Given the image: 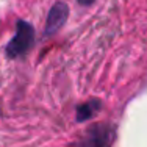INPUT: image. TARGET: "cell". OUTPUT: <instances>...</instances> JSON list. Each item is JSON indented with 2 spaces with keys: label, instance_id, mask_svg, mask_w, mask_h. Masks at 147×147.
I'll return each mask as SVG.
<instances>
[{
  "label": "cell",
  "instance_id": "1",
  "mask_svg": "<svg viewBox=\"0 0 147 147\" xmlns=\"http://www.w3.org/2000/svg\"><path fill=\"white\" fill-rule=\"evenodd\" d=\"M114 139H116L114 125L102 122L88 127L82 133V136L69 147H111Z\"/></svg>",
  "mask_w": 147,
  "mask_h": 147
},
{
  "label": "cell",
  "instance_id": "2",
  "mask_svg": "<svg viewBox=\"0 0 147 147\" xmlns=\"http://www.w3.org/2000/svg\"><path fill=\"white\" fill-rule=\"evenodd\" d=\"M34 42V30L28 22L19 20L17 22L16 34L11 41H9L8 47H6V53L11 58H19L24 57L27 52L31 49Z\"/></svg>",
  "mask_w": 147,
  "mask_h": 147
},
{
  "label": "cell",
  "instance_id": "3",
  "mask_svg": "<svg viewBox=\"0 0 147 147\" xmlns=\"http://www.w3.org/2000/svg\"><path fill=\"white\" fill-rule=\"evenodd\" d=\"M67 17H69V6L66 5V3H63V2L55 3V5L50 8L49 16H47L45 30H44L45 36H50V34L57 33V31L66 24Z\"/></svg>",
  "mask_w": 147,
  "mask_h": 147
},
{
  "label": "cell",
  "instance_id": "4",
  "mask_svg": "<svg viewBox=\"0 0 147 147\" xmlns=\"http://www.w3.org/2000/svg\"><path fill=\"white\" fill-rule=\"evenodd\" d=\"M99 108H100V102H97V100H91V102L83 103L82 107H78V110H77V119H78L80 122L88 121V119H91L97 111H99Z\"/></svg>",
  "mask_w": 147,
  "mask_h": 147
},
{
  "label": "cell",
  "instance_id": "5",
  "mask_svg": "<svg viewBox=\"0 0 147 147\" xmlns=\"http://www.w3.org/2000/svg\"><path fill=\"white\" fill-rule=\"evenodd\" d=\"M80 3H82V5H89V3H92L94 0H78Z\"/></svg>",
  "mask_w": 147,
  "mask_h": 147
}]
</instances>
